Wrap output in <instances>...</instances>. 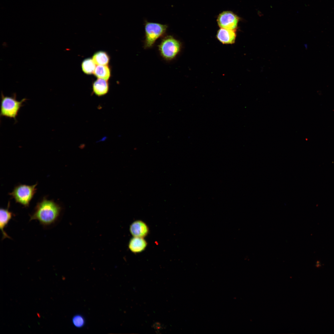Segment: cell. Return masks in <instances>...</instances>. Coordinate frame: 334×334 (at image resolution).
Masks as SVG:
<instances>
[{
  "mask_svg": "<svg viewBox=\"0 0 334 334\" xmlns=\"http://www.w3.org/2000/svg\"><path fill=\"white\" fill-rule=\"evenodd\" d=\"M147 243L143 238L134 237L129 243V248L134 253L142 252L146 248Z\"/></svg>",
  "mask_w": 334,
  "mask_h": 334,
  "instance_id": "30bf717a",
  "label": "cell"
},
{
  "mask_svg": "<svg viewBox=\"0 0 334 334\" xmlns=\"http://www.w3.org/2000/svg\"><path fill=\"white\" fill-rule=\"evenodd\" d=\"M93 73L98 78L106 80H108L110 76V69L106 65H97L96 66Z\"/></svg>",
  "mask_w": 334,
  "mask_h": 334,
  "instance_id": "7c38bea8",
  "label": "cell"
},
{
  "mask_svg": "<svg viewBox=\"0 0 334 334\" xmlns=\"http://www.w3.org/2000/svg\"><path fill=\"white\" fill-rule=\"evenodd\" d=\"M10 205V203L9 202L6 208H1L0 209V229L2 234V240L6 238L12 239L4 229L14 215L12 212L9 210Z\"/></svg>",
  "mask_w": 334,
  "mask_h": 334,
  "instance_id": "52a82bcc",
  "label": "cell"
},
{
  "mask_svg": "<svg viewBox=\"0 0 334 334\" xmlns=\"http://www.w3.org/2000/svg\"><path fill=\"white\" fill-rule=\"evenodd\" d=\"M154 327H155L156 328V329H159L161 328V324H159V323H158L157 324L156 323V324H155L154 325Z\"/></svg>",
  "mask_w": 334,
  "mask_h": 334,
  "instance_id": "2e32d148",
  "label": "cell"
},
{
  "mask_svg": "<svg viewBox=\"0 0 334 334\" xmlns=\"http://www.w3.org/2000/svg\"><path fill=\"white\" fill-rule=\"evenodd\" d=\"M72 322L75 326L79 328L84 326V320L81 316L78 315L74 317L72 319Z\"/></svg>",
  "mask_w": 334,
  "mask_h": 334,
  "instance_id": "9a60e30c",
  "label": "cell"
},
{
  "mask_svg": "<svg viewBox=\"0 0 334 334\" xmlns=\"http://www.w3.org/2000/svg\"><path fill=\"white\" fill-rule=\"evenodd\" d=\"M109 87L107 80L99 78L93 84V91L97 96H102L107 93L109 91Z\"/></svg>",
  "mask_w": 334,
  "mask_h": 334,
  "instance_id": "8fae6325",
  "label": "cell"
},
{
  "mask_svg": "<svg viewBox=\"0 0 334 334\" xmlns=\"http://www.w3.org/2000/svg\"><path fill=\"white\" fill-rule=\"evenodd\" d=\"M96 64L97 65H107L109 61V58L106 53L99 51L94 54L92 58Z\"/></svg>",
  "mask_w": 334,
  "mask_h": 334,
  "instance_id": "4fadbf2b",
  "label": "cell"
},
{
  "mask_svg": "<svg viewBox=\"0 0 334 334\" xmlns=\"http://www.w3.org/2000/svg\"><path fill=\"white\" fill-rule=\"evenodd\" d=\"M130 231L133 237L143 238L148 234L149 229L144 222L137 220L133 222L130 225Z\"/></svg>",
  "mask_w": 334,
  "mask_h": 334,
  "instance_id": "ba28073f",
  "label": "cell"
},
{
  "mask_svg": "<svg viewBox=\"0 0 334 334\" xmlns=\"http://www.w3.org/2000/svg\"><path fill=\"white\" fill-rule=\"evenodd\" d=\"M240 18L230 11H224L218 16L217 21L221 28L235 30L238 26Z\"/></svg>",
  "mask_w": 334,
  "mask_h": 334,
  "instance_id": "8992f818",
  "label": "cell"
},
{
  "mask_svg": "<svg viewBox=\"0 0 334 334\" xmlns=\"http://www.w3.org/2000/svg\"><path fill=\"white\" fill-rule=\"evenodd\" d=\"M0 107V117H4L14 119L17 122L16 118L20 108L24 105L23 103L27 100L24 98L20 101L16 99L15 93L11 96H5L1 92Z\"/></svg>",
  "mask_w": 334,
  "mask_h": 334,
  "instance_id": "7a4b0ae2",
  "label": "cell"
},
{
  "mask_svg": "<svg viewBox=\"0 0 334 334\" xmlns=\"http://www.w3.org/2000/svg\"><path fill=\"white\" fill-rule=\"evenodd\" d=\"M217 39L224 44H232L234 42L236 37L235 30L221 28L217 32Z\"/></svg>",
  "mask_w": 334,
  "mask_h": 334,
  "instance_id": "9c48e42d",
  "label": "cell"
},
{
  "mask_svg": "<svg viewBox=\"0 0 334 334\" xmlns=\"http://www.w3.org/2000/svg\"><path fill=\"white\" fill-rule=\"evenodd\" d=\"M181 48L180 42L170 35L164 37L158 46L160 55L167 61L174 59L180 52Z\"/></svg>",
  "mask_w": 334,
  "mask_h": 334,
  "instance_id": "3957f363",
  "label": "cell"
},
{
  "mask_svg": "<svg viewBox=\"0 0 334 334\" xmlns=\"http://www.w3.org/2000/svg\"><path fill=\"white\" fill-rule=\"evenodd\" d=\"M62 210L59 204L44 198L37 203L34 212L30 215V221L37 220L43 226H49L58 219Z\"/></svg>",
  "mask_w": 334,
  "mask_h": 334,
  "instance_id": "6da1fadb",
  "label": "cell"
},
{
  "mask_svg": "<svg viewBox=\"0 0 334 334\" xmlns=\"http://www.w3.org/2000/svg\"><path fill=\"white\" fill-rule=\"evenodd\" d=\"M144 27V47L145 49H148L152 47L156 41L165 33L168 26L166 24L146 22Z\"/></svg>",
  "mask_w": 334,
  "mask_h": 334,
  "instance_id": "5b68a950",
  "label": "cell"
},
{
  "mask_svg": "<svg viewBox=\"0 0 334 334\" xmlns=\"http://www.w3.org/2000/svg\"><path fill=\"white\" fill-rule=\"evenodd\" d=\"M37 184L32 185L20 184L16 186L9 195L17 203L27 207L35 194Z\"/></svg>",
  "mask_w": 334,
  "mask_h": 334,
  "instance_id": "277c9868",
  "label": "cell"
},
{
  "mask_svg": "<svg viewBox=\"0 0 334 334\" xmlns=\"http://www.w3.org/2000/svg\"><path fill=\"white\" fill-rule=\"evenodd\" d=\"M96 64L92 59L88 58L84 60L82 63V68L83 72L87 74H91L94 73Z\"/></svg>",
  "mask_w": 334,
  "mask_h": 334,
  "instance_id": "5bb4252c",
  "label": "cell"
}]
</instances>
